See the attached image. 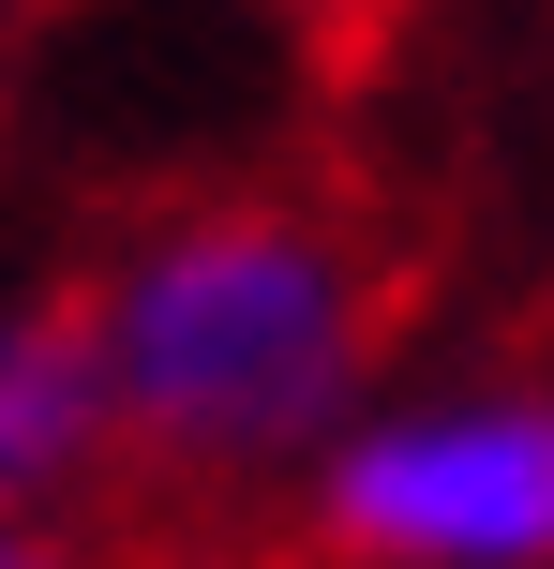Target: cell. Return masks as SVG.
Returning a JSON list of instances; mask_svg holds the SVG:
<instances>
[{"mask_svg":"<svg viewBox=\"0 0 554 569\" xmlns=\"http://www.w3.org/2000/svg\"><path fill=\"white\" fill-rule=\"evenodd\" d=\"M90 345L120 390V450L180 480H255L345 435L375 360V284L300 210H195L105 270Z\"/></svg>","mask_w":554,"mask_h":569,"instance_id":"cell-1","label":"cell"},{"mask_svg":"<svg viewBox=\"0 0 554 569\" xmlns=\"http://www.w3.org/2000/svg\"><path fill=\"white\" fill-rule=\"evenodd\" d=\"M315 510L360 569H554V390L405 405L330 435Z\"/></svg>","mask_w":554,"mask_h":569,"instance_id":"cell-2","label":"cell"},{"mask_svg":"<svg viewBox=\"0 0 554 569\" xmlns=\"http://www.w3.org/2000/svg\"><path fill=\"white\" fill-rule=\"evenodd\" d=\"M105 450H120V390L90 315H0V525L75 495Z\"/></svg>","mask_w":554,"mask_h":569,"instance_id":"cell-3","label":"cell"},{"mask_svg":"<svg viewBox=\"0 0 554 569\" xmlns=\"http://www.w3.org/2000/svg\"><path fill=\"white\" fill-rule=\"evenodd\" d=\"M0 569H30V540H16V525H0Z\"/></svg>","mask_w":554,"mask_h":569,"instance_id":"cell-4","label":"cell"}]
</instances>
